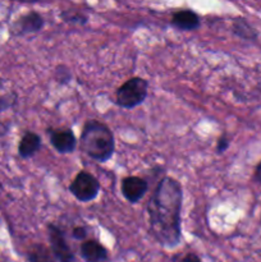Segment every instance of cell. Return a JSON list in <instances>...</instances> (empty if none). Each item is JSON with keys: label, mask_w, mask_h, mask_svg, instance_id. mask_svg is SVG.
I'll use <instances>...</instances> for the list:
<instances>
[{"label": "cell", "mask_w": 261, "mask_h": 262, "mask_svg": "<svg viewBox=\"0 0 261 262\" xmlns=\"http://www.w3.org/2000/svg\"><path fill=\"white\" fill-rule=\"evenodd\" d=\"M182 201L181 184L171 177H165L159 182L148 201L150 232L165 247H176L181 242Z\"/></svg>", "instance_id": "obj_1"}, {"label": "cell", "mask_w": 261, "mask_h": 262, "mask_svg": "<svg viewBox=\"0 0 261 262\" xmlns=\"http://www.w3.org/2000/svg\"><path fill=\"white\" fill-rule=\"evenodd\" d=\"M79 143L82 151L99 163L110 160L115 150L114 135L107 125L99 120L86 122Z\"/></svg>", "instance_id": "obj_2"}, {"label": "cell", "mask_w": 261, "mask_h": 262, "mask_svg": "<svg viewBox=\"0 0 261 262\" xmlns=\"http://www.w3.org/2000/svg\"><path fill=\"white\" fill-rule=\"evenodd\" d=\"M148 83L141 77H133L118 89L117 104L124 109H133L145 101Z\"/></svg>", "instance_id": "obj_3"}, {"label": "cell", "mask_w": 261, "mask_h": 262, "mask_svg": "<svg viewBox=\"0 0 261 262\" xmlns=\"http://www.w3.org/2000/svg\"><path fill=\"white\" fill-rule=\"evenodd\" d=\"M69 191L81 202L94 201L100 192V183L92 174L79 171L69 186Z\"/></svg>", "instance_id": "obj_4"}, {"label": "cell", "mask_w": 261, "mask_h": 262, "mask_svg": "<svg viewBox=\"0 0 261 262\" xmlns=\"http://www.w3.org/2000/svg\"><path fill=\"white\" fill-rule=\"evenodd\" d=\"M49 230V239H50L51 252H53L54 257L59 262H73L74 256L72 253L71 248L67 245V241L64 238L63 232L59 229L55 225L50 224L48 227Z\"/></svg>", "instance_id": "obj_5"}, {"label": "cell", "mask_w": 261, "mask_h": 262, "mask_svg": "<svg viewBox=\"0 0 261 262\" xmlns=\"http://www.w3.org/2000/svg\"><path fill=\"white\" fill-rule=\"evenodd\" d=\"M48 135L51 145L59 154H71L76 150L77 138L71 129H50Z\"/></svg>", "instance_id": "obj_6"}, {"label": "cell", "mask_w": 261, "mask_h": 262, "mask_svg": "<svg viewBox=\"0 0 261 262\" xmlns=\"http://www.w3.org/2000/svg\"><path fill=\"white\" fill-rule=\"evenodd\" d=\"M147 192V182L140 177H127L122 182V193L128 202L137 204Z\"/></svg>", "instance_id": "obj_7"}, {"label": "cell", "mask_w": 261, "mask_h": 262, "mask_svg": "<svg viewBox=\"0 0 261 262\" xmlns=\"http://www.w3.org/2000/svg\"><path fill=\"white\" fill-rule=\"evenodd\" d=\"M171 25L181 31H193L200 27L201 20L196 13L186 9L174 13L171 17Z\"/></svg>", "instance_id": "obj_8"}, {"label": "cell", "mask_w": 261, "mask_h": 262, "mask_svg": "<svg viewBox=\"0 0 261 262\" xmlns=\"http://www.w3.org/2000/svg\"><path fill=\"white\" fill-rule=\"evenodd\" d=\"M81 256L86 262H105L107 260V251L97 241H86L81 246Z\"/></svg>", "instance_id": "obj_9"}, {"label": "cell", "mask_w": 261, "mask_h": 262, "mask_svg": "<svg viewBox=\"0 0 261 262\" xmlns=\"http://www.w3.org/2000/svg\"><path fill=\"white\" fill-rule=\"evenodd\" d=\"M44 26V18L40 13L30 12L27 14L22 15L19 19L15 22V28L18 33H33L38 32Z\"/></svg>", "instance_id": "obj_10"}, {"label": "cell", "mask_w": 261, "mask_h": 262, "mask_svg": "<svg viewBox=\"0 0 261 262\" xmlns=\"http://www.w3.org/2000/svg\"><path fill=\"white\" fill-rule=\"evenodd\" d=\"M41 147L40 136L33 132H27L20 140L18 146V154L22 159L32 158Z\"/></svg>", "instance_id": "obj_11"}, {"label": "cell", "mask_w": 261, "mask_h": 262, "mask_svg": "<svg viewBox=\"0 0 261 262\" xmlns=\"http://www.w3.org/2000/svg\"><path fill=\"white\" fill-rule=\"evenodd\" d=\"M233 32L238 37L245 38V40H255L257 37V32L255 31V28L251 27L250 23L245 18H235L233 20Z\"/></svg>", "instance_id": "obj_12"}, {"label": "cell", "mask_w": 261, "mask_h": 262, "mask_svg": "<svg viewBox=\"0 0 261 262\" xmlns=\"http://www.w3.org/2000/svg\"><path fill=\"white\" fill-rule=\"evenodd\" d=\"M30 262H54V255L51 250L44 245H35L28 251Z\"/></svg>", "instance_id": "obj_13"}, {"label": "cell", "mask_w": 261, "mask_h": 262, "mask_svg": "<svg viewBox=\"0 0 261 262\" xmlns=\"http://www.w3.org/2000/svg\"><path fill=\"white\" fill-rule=\"evenodd\" d=\"M61 18H63L66 22H69V23H79V25H84V23L87 22V18L84 17V15L82 14H78V13H61Z\"/></svg>", "instance_id": "obj_14"}, {"label": "cell", "mask_w": 261, "mask_h": 262, "mask_svg": "<svg viewBox=\"0 0 261 262\" xmlns=\"http://www.w3.org/2000/svg\"><path fill=\"white\" fill-rule=\"evenodd\" d=\"M228 146H229V140H228L225 136H222V137L219 138V142H217V152H224L228 148Z\"/></svg>", "instance_id": "obj_15"}, {"label": "cell", "mask_w": 261, "mask_h": 262, "mask_svg": "<svg viewBox=\"0 0 261 262\" xmlns=\"http://www.w3.org/2000/svg\"><path fill=\"white\" fill-rule=\"evenodd\" d=\"M86 229H84L83 227H76L73 229V237L76 238V239H83L84 237H86Z\"/></svg>", "instance_id": "obj_16"}, {"label": "cell", "mask_w": 261, "mask_h": 262, "mask_svg": "<svg viewBox=\"0 0 261 262\" xmlns=\"http://www.w3.org/2000/svg\"><path fill=\"white\" fill-rule=\"evenodd\" d=\"M10 105H12V101L9 100V97H0V113L7 110Z\"/></svg>", "instance_id": "obj_17"}, {"label": "cell", "mask_w": 261, "mask_h": 262, "mask_svg": "<svg viewBox=\"0 0 261 262\" xmlns=\"http://www.w3.org/2000/svg\"><path fill=\"white\" fill-rule=\"evenodd\" d=\"M179 262H201V260H200L199 256L194 255V253H188V255L184 256Z\"/></svg>", "instance_id": "obj_18"}, {"label": "cell", "mask_w": 261, "mask_h": 262, "mask_svg": "<svg viewBox=\"0 0 261 262\" xmlns=\"http://www.w3.org/2000/svg\"><path fill=\"white\" fill-rule=\"evenodd\" d=\"M255 181L258 182V183H261V163L258 164L257 168H256V171H255Z\"/></svg>", "instance_id": "obj_19"}, {"label": "cell", "mask_w": 261, "mask_h": 262, "mask_svg": "<svg viewBox=\"0 0 261 262\" xmlns=\"http://www.w3.org/2000/svg\"><path fill=\"white\" fill-rule=\"evenodd\" d=\"M7 132H8V127L5 124H3L2 122H0V136L5 135Z\"/></svg>", "instance_id": "obj_20"}, {"label": "cell", "mask_w": 261, "mask_h": 262, "mask_svg": "<svg viewBox=\"0 0 261 262\" xmlns=\"http://www.w3.org/2000/svg\"><path fill=\"white\" fill-rule=\"evenodd\" d=\"M14 2H20V3H37L40 0H14Z\"/></svg>", "instance_id": "obj_21"}, {"label": "cell", "mask_w": 261, "mask_h": 262, "mask_svg": "<svg viewBox=\"0 0 261 262\" xmlns=\"http://www.w3.org/2000/svg\"><path fill=\"white\" fill-rule=\"evenodd\" d=\"M0 192H2V184H0Z\"/></svg>", "instance_id": "obj_22"}]
</instances>
